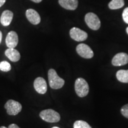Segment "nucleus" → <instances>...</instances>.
Masks as SVG:
<instances>
[{
    "instance_id": "obj_3",
    "label": "nucleus",
    "mask_w": 128,
    "mask_h": 128,
    "mask_svg": "<svg viewBox=\"0 0 128 128\" xmlns=\"http://www.w3.org/2000/svg\"><path fill=\"white\" fill-rule=\"evenodd\" d=\"M39 116L42 119L49 123L58 122L60 119V114L52 109L42 110L40 113Z\"/></svg>"
},
{
    "instance_id": "obj_24",
    "label": "nucleus",
    "mask_w": 128,
    "mask_h": 128,
    "mask_svg": "<svg viewBox=\"0 0 128 128\" xmlns=\"http://www.w3.org/2000/svg\"><path fill=\"white\" fill-rule=\"evenodd\" d=\"M2 32L0 31V44L1 43V41H2Z\"/></svg>"
},
{
    "instance_id": "obj_15",
    "label": "nucleus",
    "mask_w": 128,
    "mask_h": 128,
    "mask_svg": "<svg viewBox=\"0 0 128 128\" xmlns=\"http://www.w3.org/2000/svg\"><path fill=\"white\" fill-rule=\"evenodd\" d=\"M116 78L120 82L128 83V70H121L117 72Z\"/></svg>"
},
{
    "instance_id": "obj_22",
    "label": "nucleus",
    "mask_w": 128,
    "mask_h": 128,
    "mask_svg": "<svg viewBox=\"0 0 128 128\" xmlns=\"http://www.w3.org/2000/svg\"><path fill=\"white\" fill-rule=\"evenodd\" d=\"M6 0H0V7H1L5 4Z\"/></svg>"
},
{
    "instance_id": "obj_21",
    "label": "nucleus",
    "mask_w": 128,
    "mask_h": 128,
    "mask_svg": "<svg viewBox=\"0 0 128 128\" xmlns=\"http://www.w3.org/2000/svg\"><path fill=\"white\" fill-rule=\"evenodd\" d=\"M8 128H20L18 127L17 124H11L10 125H9Z\"/></svg>"
},
{
    "instance_id": "obj_10",
    "label": "nucleus",
    "mask_w": 128,
    "mask_h": 128,
    "mask_svg": "<svg viewBox=\"0 0 128 128\" xmlns=\"http://www.w3.org/2000/svg\"><path fill=\"white\" fill-rule=\"evenodd\" d=\"M18 43V38L16 32H10L6 39V45L8 48H15Z\"/></svg>"
},
{
    "instance_id": "obj_13",
    "label": "nucleus",
    "mask_w": 128,
    "mask_h": 128,
    "mask_svg": "<svg viewBox=\"0 0 128 128\" xmlns=\"http://www.w3.org/2000/svg\"><path fill=\"white\" fill-rule=\"evenodd\" d=\"M5 55L11 61L18 62L20 59V54L18 50L14 48H8L5 51Z\"/></svg>"
},
{
    "instance_id": "obj_2",
    "label": "nucleus",
    "mask_w": 128,
    "mask_h": 128,
    "mask_svg": "<svg viewBox=\"0 0 128 128\" xmlns=\"http://www.w3.org/2000/svg\"><path fill=\"white\" fill-rule=\"evenodd\" d=\"M75 90L78 96L84 97L88 94V84L84 78H78L75 82Z\"/></svg>"
},
{
    "instance_id": "obj_5",
    "label": "nucleus",
    "mask_w": 128,
    "mask_h": 128,
    "mask_svg": "<svg viewBox=\"0 0 128 128\" xmlns=\"http://www.w3.org/2000/svg\"><path fill=\"white\" fill-rule=\"evenodd\" d=\"M8 114L16 116L22 111V106L19 102L13 100H9L4 105Z\"/></svg>"
},
{
    "instance_id": "obj_14",
    "label": "nucleus",
    "mask_w": 128,
    "mask_h": 128,
    "mask_svg": "<svg viewBox=\"0 0 128 128\" xmlns=\"http://www.w3.org/2000/svg\"><path fill=\"white\" fill-rule=\"evenodd\" d=\"M13 18V12L10 10H5L1 14V23L4 26H8L12 23Z\"/></svg>"
},
{
    "instance_id": "obj_26",
    "label": "nucleus",
    "mask_w": 128,
    "mask_h": 128,
    "mask_svg": "<svg viewBox=\"0 0 128 128\" xmlns=\"http://www.w3.org/2000/svg\"><path fill=\"white\" fill-rule=\"evenodd\" d=\"M0 128H7L5 127V126H1V127H0Z\"/></svg>"
},
{
    "instance_id": "obj_12",
    "label": "nucleus",
    "mask_w": 128,
    "mask_h": 128,
    "mask_svg": "<svg viewBox=\"0 0 128 128\" xmlns=\"http://www.w3.org/2000/svg\"><path fill=\"white\" fill-rule=\"evenodd\" d=\"M58 2L62 7L68 10H75L78 6V0H59Z\"/></svg>"
},
{
    "instance_id": "obj_23",
    "label": "nucleus",
    "mask_w": 128,
    "mask_h": 128,
    "mask_svg": "<svg viewBox=\"0 0 128 128\" xmlns=\"http://www.w3.org/2000/svg\"><path fill=\"white\" fill-rule=\"evenodd\" d=\"M30 1H33V2H34L35 3H39L42 1V0H30Z\"/></svg>"
},
{
    "instance_id": "obj_19",
    "label": "nucleus",
    "mask_w": 128,
    "mask_h": 128,
    "mask_svg": "<svg viewBox=\"0 0 128 128\" xmlns=\"http://www.w3.org/2000/svg\"><path fill=\"white\" fill-rule=\"evenodd\" d=\"M121 113L124 117L128 119V104L124 106L121 108Z\"/></svg>"
},
{
    "instance_id": "obj_9",
    "label": "nucleus",
    "mask_w": 128,
    "mask_h": 128,
    "mask_svg": "<svg viewBox=\"0 0 128 128\" xmlns=\"http://www.w3.org/2000/svg\"><path fill=\"white\" fill-rule=\"evenodd\" d=\"M34 88L38 93L44 94L47 92V84L45 80L42 77H38L34 81Z\"/></svg>"
},
{
    "instance_id": "obj_17",
    "label": "nucleus",
    "mask_w": 128,
    "mask_h": 128,
    "mask_svg": "<svg viewBox=\"0 0 128 128\" xmlns=\"http://www.w3.org/2000/svg\"><path fill=\"white\" fill-rule=\"evenodd\" d=\"M74 128H92L88 123L83 120H76L74 124Z\"/></svg>"
},
{
    "instance_id": "obj_6",
    "label": "nucleus",
    "mask_w": 128,
    "mask_h": 128,
    "mask_svg": "<svg viewBox=\"0 0 128 128\" xmlns=\"http://www.w3.org/2000/svg\"><path fill=\"white\" fill-rule=\"evenodd\" d=\"M76 50L80 56L86 59L92 58L94 56V52L91 48L84 44H79L76 46Z\"/></svg>"
},
{
    "instance_id": "obj_25",
    "label": "nucleus",
    "mask_w": 128,
    "mask_h": 128,
    "mask_svg": "<svg viewBox=\"0 0 128 128\" xmlns=\"http://www.w3.org/2000/svg\"><path fill=\"white\" fill-rule=\"evenodd\" d=\"M126 33H127L128 34V27L127 28H126Z\"/></svg>"
},
{
    "instance_id": "obj_18",
    "label": "nucleus",
    "mask_w": 128,
    "mask_h": 128,
    "mask_svg": "<svg viewBox=\"0 0 128 128\" xmlns=\"http://www.w3.org/2000/svg\"><path fill=\"white\" fill-rule=\"evenodd\" d=\"M12 69L10 64L7 61L4 60L0 62V70L3 72H8Z\"/></svg>"
},
{
    "instance_id": "obj_27",
    "label": "nucleus",
    "mask_w": 128,
    "mask_h": 128,
    "mask_svg": "<svg viewBox=\"0 0 128 128\" xmlns=\"http://www.w3.org/2000/svg\"><path fill=\"white\" fill-rule=\"evenodd\" d=\"M52 128H59V127H57V126H54V127H52Z\"/></svg>"
},
{
    "instance_id": "obj_1",
    "label": "nucleus",
    "mask_w": 128,
    "mask_h": 128,
    "mask_svg": "<svg viewBox=\"0 0 128 128\" xmlns=\"http://www.w3.org/2000/svg\"><path fill=\"white\" fill-rule=\"evenodd\" d=\"M48 80L50 88L52 89H60L63 87L65 81L57 74L56 72L54 69H50L48 71Z\"/></svg>"
},
{
    "instance_id": "obj_8",
    "label": "nucleus",
    "mask_w": 128,
    "mask_h": 128,
    "mask_svg": "<svg viewBox=\"0 0 128 128\" xmlns=\"http://www.w3.org/2000/svg\"><path fill=\"white\" fill-rule=\"evenodd\" d=\"M128 63V55L124 52L119 53L112 59V65L116 66H123Z\"/></svg>"
},
{
    "instance_id": "obj_11",
    "label": "nucleus",
    "mask_w": 128,
    "mask_h": 128,
    "mask_svg": "<svg viewBox=\"0 0 128 128\" xmlns=\"http://www.w3.org/2000/svg\"><path fill=\"white\" fill-rule=\"evenodd\" d=\"M26 16L30 23L34 25L39 24L41 21L40 16L39 13L33 9L27 10L26 12Z\"/></svg>"
},
{
    "instance_id": "obj_16",
    "label": "nucleus",
    "mask_w": 128,
    "mask_h": 128,
    "mask_svg": "<svg viewBox=\"0 0 128 128\" xmlns=\"http://www.w3.org/2000/svg\"><path fill=\"white\" fill-rule=\"evenodd\" d=\"M124 5V0H112L108 3V6L110 10H117L122 8Z\"/></svg>"
},
{
    "instance_id": "obj_20",
    "label": "nucleus",
    "mask_w": 128,
    "mask_h": 128,
    "mask_svg": "<svg viewBox=\"0 0 128 128\" xmlns=\"http://www.w3.org/2000/svg\"><path fill=\"white\" fill-rule=\"evenodd\" d=\"M123 20L126 24H128V7H126V8L123 12L122 13Z\"/></svg>"
},
{
    "instance_id": "obj_7",
    "label": "nucleus",
    "mask_w": 128,
    "mask_h": 128,
    "mask_svg": "<svg viewBox=\"0 0 128 128\" xmlns=\"http://www.w3.org/2000/svg\"><path fill=\"white\" fill-rule=\"evenodd\" d=\"M70 35L72 39L77 42L84 41L88 38V34L86 32L77 28H71L70 31Z\"/></svg>"
},
{
    "instance_id": "obj_4",
    "label": "nucleus",
    "mask_w": 128,
    "mask_h": 128,
    "mask_svg": "<svg viewBox=\"0 0 128 128\" xmlns=\"http://www.w3.org/2000/svg\"><path fill=\"white\" fill-rule=\"evenodd\" d=\"M85 22L88 27L93 30H97L101 26V22L98 17L93 12H88L85 16Z\"/></svg>"
}]
</instances>
